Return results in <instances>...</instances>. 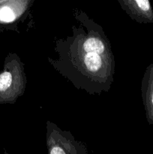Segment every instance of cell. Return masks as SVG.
Here are the masks:
<instances>
[{"instance_id": "cell-4", "label": "cell", "mask_w": 153, "mask_h": 154, "mask_svg": "<svg viewBox=\"0 0 153 154\" xmlns=\"http://www.w3.org/2000/svg\"><path fill=\"white\" fill-rule=\"evenodd\" d=\"M34 0H0V32H20L19 25L28 18Z\"/></svg>"}, {"instance_id": "cell-1", "label": "cell", "mask_w": 153, "mask_h": 154, "mask_svg": "<svg viewBox=\"0 0 153 154\" xmlns=\"http://www.w3.org/2000/svg\"><path fill=\"white\" fill-rule=\"evenodd\" d=\"M78 23L72 34L55 41L56 59L50 64L79 90L91 96L108 93L115 75V57L103 27L79 9L74 11Z\"/></svg>"}, {"instance_id": "cell-6", "label": "cell", "mask_w": 153, "mask_h": 154, "mask_svg": "<svg viewBox=\"0 0 153 154\" xmlns=\"http://www.w3.org/2000/svg\"><path fill=\"white\" fill-rule=\"evenodd\" d=\"M142 99L148 123L153 125V64L146 69L141 85Z\"/></svg>"}, {"instance_id": "cell-5", "label": "cell", "mask_w": 153, "mask_h": 154, "mask_svg": "<svg viewBox=\"0 0 153 154\" xmlns=\"http://www.w3.org/2000/svg\"><path fill=\"white\" fill-rule=\"evenodd\" d=\"M123 11L139 23H153V10L148 0H118Z\"/></svg>"}, {"instance_id": "cell-7", "label": "cell", "mask_w": 153, "mask_h": 154, "mask_svg": "<svg viewBox=\"0 0 153 154\" xmlns=\"http://www.w3.org/2000/svg\"><path fill=\"white\" fill-rule=\"evenodd\" d=\"M4 154H9L8 153V151L5 150V149H4Z\"/></svg>"}, {"instance_id": "cell-3", "label": "cell", "mask_w": 153, "mask_h": 154, "mask_svg": "<svg viewBox=\"0 0 153 154\" xmlns=\"http://www.w3.org/2000/svg\"><path fill=\"white\" fill-rule=\"evenodd\" d=\"M46 143L48 154H89L85 144L50 120L46 123Z\"/></svg>"}, {"instance_id": "cell-2", "label": "cell", "mask_w": 153, "mask_h": 154, "mask_svg": "<svg viewBox=\"0 0 153 154\" xmlns=\"http://www.w3.org/2000/svg\"><path fill=\"white\" fill-rule=\"evenodd\" d=\"M26 84L25 64L18 54L9 53L0 72V105L16 103L23 96Z\"/></svg>"}]
</instances>
